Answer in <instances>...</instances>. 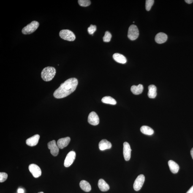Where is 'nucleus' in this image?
Masks as SVG:
<instances>
[{
	"instance_id": "obj_11",
	"label": "nucleus",
	"mask_w": 193,
	"mask_h": 193,
	"mask_svg": "<svg viewBox=\"0 0 193 193\" xmlns=\"http://www.w3.org/2000/svg\"><path fill=\"white\" fill-rule=\"evenodd\" d=\"M131 151L132 150L129 144L127 142H124L123 143V154L126 161H128L130 159Z\"/></svg>"
},
{
	"instance_id": "obj_24",
	"label": "nucleus",
	"mask_w": 193,
	"mask_h": 193,
	"mask_svg": "<svg viewBox=\"0 0 193 193\" xmlns=\"http://www.w3.org/2000/svg\"><path fill=\"white\" fill-rule=\"evenodd\" d=\"M78 4L82 7H86L91 4V1L89 0H79Z\"/></svg>"
},
{
	"instance_id": "obj_17",
	"label": "nucleus",
	"mask_w": 193,
	"mask_h": 193,
	"mask_svg": "<svg viewBox=\"0 0 193 193\" xmlns=\"http://www.w3.org/2000/svg\"><path fill=\"white\" fill-rule=\"evenodd\" d=\"M113 57L114 59L117 62L121 64H125L127 62V59L125 57L121 54L115 53L113 55Z\"/></svg>"
},
{
	"instance_id": "obj_18",
	"label": "nucleus",
	"mask_w": 193,
	"mask_h": 193,
	"mask_svg": "<svg viewBox=\"0 0 193 193\" xmlns=\"http://www.w3.org/2000/svg\"><path fill=\"white\" fill-rule=\"evenodd\" d=\"M148 96L150 99H155L156 97L157 93V88L154 85H150L148 87Z\"/></svg>"
},
{
	"instance_id": "obj_29",
	"label": "nucleus",
	"mask_w": 193,
	"mask_h": 193,
	"mask_svg": "<svg viewBox=\"0 0 193 193\" xmlns=\"http://www.w3.org/2000/svg\"><path fill=\"white\" fill-rule=\"evenodd\" d=\"M186 193H193V186L192 187H191L190 189Z\"/></svg>"
},
{
	"instance_id": "obj_19",
	"label": "nucleus",
	"mask_w": 193,
	"mask_h": 193,
	"mask_svg": "<svg viewBox=\"0 0 193 193\" xmlns=\"http://www.w3.org/2000/svg\"><path fill=\"white\" fill-rule=\"evenodd\" d=\"M168 164L171 171L172 173L175 174L178 173L180 167L176 163L173 161L170 160L169 161Z\"/></svg>"
},
{
	"instance_id": "obj_7",
	"label": "nucleus",
	"mask_w": 193,
	"mask_h": 193,
	"mask_svg": "<svg viewBox=\"0 0 193 193\" xmlns=\"http://www.w3.org/2000/svg\"><path fill=\"white\" fill-rule=\"evenodd\" d=\"M76 157V153L75 152L71 151L68 153L64 161V166L66 167L71 166L73 163Z\"/></svg>"
},
{
	"instance_id": "obj_3",
	"label": "nucleus",
	"mask_w": 193,
	"mask_h": 193,
	"mask_svg": "<svg viewBox=\"0 0 193 193\" xmlns=\"http://www.w3.org/2000/svg\"><path fill=\"white\" fill-rule=\"evenodd\" d=\"M39 26V23L38 22L34 21L31 22L22 30L23 34H29L34 32Z\"/></svg>"
},
{
	"instance_id": "obj_2",
	"label": "nucleus",
	"mask_w": 193,
	"mask_h": 193,
	"mask_svg": "<svg viewBox=\"0 0 193 193\" xmlns=\"http://www.w3.org/2000/svg\"><path fill=\"white\" fill-rule=\"evenodd\" d=\"M56 71L54 67H48L44 68L41 72V77L44 81L51 80L56 75Z\"/></svg>"
},
{
	"instance_id": "obj_15",
	"label": "nucleus",
	"mask_w": 193,
	"mask_h": 193,
	"mask_svg": "<svg viewBox=\"0 0 193 193\" xmlns=\"http://www.w3.org/2000/svg\"><path fill=\"white\" fill-rule=\"evenodd\" d=\"M111 143L105 139L101 140L99 143V148L101 151L109 149L111 148Z\"/></svg>"
},
{
	"instance_id": "obj_6",
	"label": "nucleus",
	"mask_w": 193,
	"mask_h": 193,
	"mask_svg": "<svg viewBox=\"0 0 193 193\" xmlns=\"http://www.w3.org/2000/svg\"><path fill=\"white\" fill-rule=\"evenodd\" d=\"M145 181V177L143 175H139L136 179L134 184V189L136 191H138L141 189Z\"/></svg>"
},
{
	"instance_id": "obj_9",
	"label": "nucleus",
	"mask_w": 193,
	"mask_h": 193,
	"mask_svg": "<svg viewBox=\"0 0 193 193\" xmlns=\"http://www.w3.org/2000/svg\"><path fill=\"white\" fill-rule=\"evenodd\" d=\"M48 147L49 149L50 150V153L52 155L54 156L58 155L59 152V148L55 140H53L48 142Z\"/></svg>"
},
{
	"instance_id": "obj_28",
	"label": "nucleus",
	"mask_w": 193,
	"mask_h": 193,
	"mask_svg": "<svg viewBox=\"0 0 193 193\" xmlns=\"http://www.w3.org/2000/svg\"><path fill=\"white\" fill-rule=\"evenodd\" d=\"M96 27L95 25L91 24L88 28V31L90 34H93L96 31Z\"/></svg>"
},
{
	"instance_id": "obj_8",
	"label": "nucleus",
	"mask_w": 193,
	"mask_h": 193,
	"mask_svg": "<svg viewBox=\"0 0 193 193\" xmlns=\"http://www.w3.org/2000/svg\"><path fill=\"white\" fill-rule=\"evenodd\" d=\"M29 171L35 178H38L42 175V171L38 166L34 164H30L28 167Z\"/></svg>"
},
{
	"instance_id": "obj_32",
	"label": "nucleus",
	"mask_w": 193,
	"mask_h": 193,
	"mask_svg": "<svg viewBox=\"0 0 193 193\" xmlns=\"http://www.w3.org/2000/svg\"><path fill=\"white\" fill-rule=\"evenodd\" d=\"M191 154L193 159V148L191 149Z\"/></svg>"
},
{
	"instance_id": "obj_21",
	"label": "nucleus",
	"mask_w": 193,
	"mask_h": 193,
	"mask_svg": "<svg viewBox=\"0 0 193 193\" xmlns=\"http://www.w3.org/2000/svg\"><path fill=\"white\" fill-rule=\"evenodd\" d=\"M80 186L81 189L85 192H88L91 191V185L87 181L85 180H82L80 181Z\"/></svg>"
},
{
	"instance_id": "obj_30",
	"label": "nucleus",
	"mask_w": 193,
	"mask_h": 193,
	"mask_svg": "<svg viewBox=\"0 0 193 193\" xmlns=\"http://www.w3.org/2000/svg\"><path fill=\"white\" fill-rule=\"evenodd\" d=\"M185 2L188 4H191L193 2V0H185Z\"/></svg>"
},
{
	"instance_id": "obj_10",
	"label": "nucleus",
	"mask_w": 193,
	"mask_h": 193,
	"mask_svg": "<svg viewBox=\"0 0 193 193\" xmlns=\"http://www.w3.org/2000/svg\"><path fill=\"white\" fill-rule=\"evenodd\" d=\"M88 121L92 125H97L99 123V117L95 112H92L88 115Z\"/></svg>"
},
{
	"instance_id": "obj_13",
	"label": "nucleus",
	"mask_w": 193,
	"mask_h": 193,
	"mask_svg": "<svg viewBox=\"0 0 193 193\" xmlns=\"http://www.w3.org/2000/svg\"><path fill=\"white\" fill-rule=\"evenodd\" d=\"M70 141L71 138L69 137L63 138L58 140L57 142V145L59 148L63 149L69 145Z\"/></svg>"
},
{
	"instance_id": "obj_5",
	"label": "nucleus",
	"mask_w": 193,
	"mask_h": 193,
	"mask_svg": "<svg viewBox=\"0 0 193 193\" xmlns=\"http://www.w3.org/2000/svg\"><path fill=\"white\" fill-rule=\"evenodd\" d=\"M139 35V31L137 26L134 24L131 25L128 30V38L131 40H135L138 37Z\"/></svg>"
},
{
	"instance_id": "obj_20",
	"label": "nucleus",
	"mask_w": 193,
	"mask_h": 193,
	"mask_svg": "<svg viewBox=\"0 0 193 193\" xmlns=\"http://www.w3.org/2000/svg\"><path fill=\"white\" fill-rule=\"evenodd\" d=\"M131 90L134 94L138 95L143 92V87L141 84H139L138 85H134L131 87Z\"/></svg>"
},
{
	"instance_id": "obj_4",
	"label": "nucleus",
	"mask_w": 193,
	"mask_h": 193,
	"mask_svg": "<svg viewBox=\"0 0 193 193\" xmlns=\"http://www.w3.org/2000/svg\"><path fill=\"white\" fill-rule=\"evenodd\" d=\"M60 37L64 40L69 41H73L76 39V36L74 33L70 30L63 29L60 31Z\"/></svg>"
},
{
	"instance_id": "obj_1",
	"label": "nucleus",
	"mask_w": 193,
	"mask_h": 193,
	"mask_svg": "<svg viewBox=\"0 0 193 193\" xmlns=\"http://www.w3.org/2000/svg\"><path fill=\"white\" fill-rule=\"evenodd\" d=\"M78 84L77 79L72 78L68 79L62 83L59 88L55 91L53 96L57 99L66 97L75 91Z\"/></svg>"
},
{
	"instance_id": "obj_16",
	"label": "nucleus",
	"mask_w": 193,
	"mask_h": 193,
	"mask_svg": "<svg viewBox=\"0 0 193 193\" xmlns=\"http://www.w3.org/2000/svg\"><path fill=\"white\" fill-rule=\"evenodd\" d=\"M98 185L99 189L103 192H105L110 189L109 185L102 179L99 180Z\"/></svg>"
},
{
	"instance_id": "obj_27",
	"label": "nucleus",
	"mask_w": 193,
	"mask_h": 193,
	"mask_svg": "<svg viewBox=\"0 0 193 193\" xmlns=\"http://www.w3.org/2000/svg\"><path fill=\"white\" fill-rule=\"evenodd\" d=\"M8 178L7 173L5 172H1L0 173V183H3Z\"/></svg>"
},
{
	"instance_id": "obj_31",
	"label": "nucleus",
	"mask_w": 193,
	"mask_h": 193,
	"mask_svg": "<svg viewBox=\"0 0 193 193\" xmlns=\"http://www.w3.org/2000/svg\"><path fill=\"white\" fill-rule=\"evenodd\" d=\"M18 193H24V191L23 189H20L18 190Z\"/></svg>"
},
{
	"instance_id": "obj_22",
	"label": "nucleus",
	"mask_w": 193,
	"mask_h": 193,
	"mask_svg": "<svg viewBox=\"0 0 193 193\" xmlns=\"http://www.w3.org/2000/svg\"><path fill=\"white\" fill-rule=\"evenodd\" d=\"M142 133L148 135H152L154 134V131L149 127L143 126L140 129Z\"/></svg>"
},
{
	"instance_id": "obj_14",
	"label": "nucleus",
	"mask_w": 193,
	"mask_h": 193,
	"mask_svg": "<svg viewBox=\"0 0 193 193\" xmlns=\"http://www.w3.org/2000/svg\"><path fill=\"white\" fill-rule=\"evenodd\" d=\"M167 36L164 33H159L156 35L155 38V40L158 44H162L167 41Z\"/></svg>"
},
{
	"instance_id": "obj_12",
	"label": "nucleus",
	"mask_w": 193,
	"mask_h": 193,
	"mask_svg": "<svg viewBox=\"0 0 193 193\" xmlns=\"http://www.w3.org/2000/svg\"><path fill=\"white\" fill-rule=\"evenodd\" d=\"M39 138H40V136L39 134H36L27 139L26 141V144L30 146H35L37 145Z\"/></svg>"
},
{
	"instance_id": "obj_26",
	"label": "nucleus",
	"mask_w": 193,
	"mask_h": 193,
	"mask_svg": "<svg viewBox=\"0 0 193 193\" xmlns=\"http://www.w3.org/2000/svg\"><path fill=\"white\" fill-rule=\"evenodd\" d=\"M112 37L111 34L108 31H106L105 32V35L103 37L104 42H110Z\"/></svg>"
},
{
	"instance_id": "obj_23",
	"label": "nucleus",
	"mask_w": 193,
	"mask_h": 193,
	"mask_svg": "<svg viewBox=\"0 0 193 193\" xmlns=\"http://www.w3.org/2000/svg\"><path fill=\"white\" fill-rule=\"evenodd\" d=\"M102 102L103 103L115 105L117 104L116 101L110 96H105L102 98Z\"/></svg>"
},
{
	"instance_id": "obj_25",
	"label": "nucleus",
	"mask_w": 193,
	"mask_h": 193,
	"mask_svg": "<svg viewBox=\"0 0 193 193\" xmlns=\"http://www.w3.org/2000/svg\"><path fill=\"white\" fill-rule=\"evenodd\" d=\"M154 1L153 0H146L145 1V9L147 11H150L152 7L154 4Z\"/></svg>"
},
{
	"instance_id": "obj_33",
	"label": "nucleus",
	"mask_w": 193,
	"mask_h": 193,
	"mask_svg": "<svg viewBox=\"0 0 193 193\" xmlns=\"http://www.w3.org/2000/svg\"><path fill=\"white\" fill-rule=\"evenodd\" d=\"M38 193H44L43 192H38Z\"/></svg>"
}]
</instances>
